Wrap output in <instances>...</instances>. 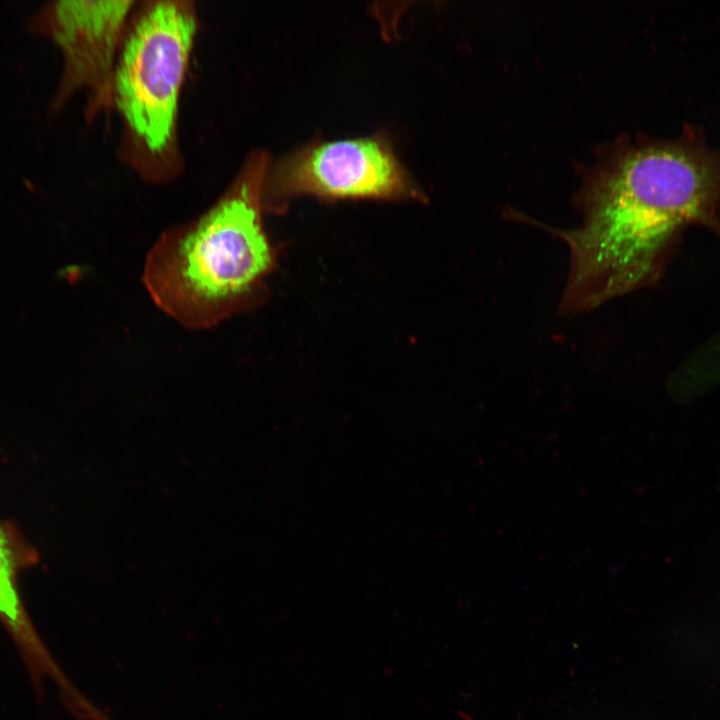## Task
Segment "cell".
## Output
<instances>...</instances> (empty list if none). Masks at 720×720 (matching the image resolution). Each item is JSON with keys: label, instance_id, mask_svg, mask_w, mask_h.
I'll use <instances>...</instances> for the list:
<instances>
[{"label": "cell", "instance_id": "1", "mask_svg": "<svg viewBox=\"0 0 720 720\" xmlns=\"http://www.w3.org/2000/svg\"><path fill=\"white\" fill-rule=\"evenodd\" d=\"M583 208V223L559 233L571 256L568 313L653 285L687 227L720 235V148L689 127L631 147L594 179Z\"/></svg>", "mask_w": 720, "mask_h": 720}, {"label": "cell", "instance_id": "2", "mask_svg": "<svg viewBox=\"0 0 720 720\" xmlns=\"http://www.w3.org/2000/svg\"><path fill=\"white\" fill-rule=\"evenodd\" d=\"M256 167L193 222L150 249L143 283L154 303L190 329H207L255 306L275 253L261 220Z\"/></svg>", "mask_w": 720, "mask_h": 720}, {"label": "cell", "instance_id": "3", "mask_svg": "<svg viewBox=\"0 0 720 720\" xmlns=\"http://www.w3.org/2000/svg\"><path fill=\"white\" fill-rule=\"evenodd\" d=\"M196 32L189 2L149 3L122 43L112 95L136 141L154 156L170 151Z\"/></svg>", "mask_w": 720, "mask_h": 720}, {"label": "cell", "instance_id": "4", "mask_svg": "<svg viewBox=\"0 0 720 720\" xmlns=\"http://www.w3.org/2000/svg\"><path fill=\"white\" fill-rule=\"evenodd\" d=\"M267 191L275 198L309 193L326 198L415 195L390 146L379 138L310 145L279 161Z\"/></svg>", "mask_w": 720, "mask_h": 720}, {"label": "cell", "instance_id": "5", "mask_svg": "<svg viewBox=\"0 0 720 720\" xmlns=\"http://www.w3.org/2000/svg\"><path fill=\"white\" fill-rule=\"evenodd\" d=\"M132 1H60L48 10L49 31L63 51L64 88L112 95V80Z\"/></svg>", "mask_w": 720, "mask_h": 720}, {"label": "cell", "instance_id": "6", "mask_svg": "<svg viewBox=\"0 0 720 720\" xmlns=\"http://www.w3.org/2000/svg\"><path fill=\"white\" fill-rule=\"evenodd\" d=\"M37 550L18 527L0 521V620L13 636L34 676H50L56 684L65 679L38 637L22 603L18 575L38 564Z\"/></svg>", "mask_w": 720, "mask_h": 720}]
</instances>
